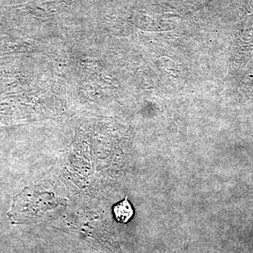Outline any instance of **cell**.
Wrapping results in <instances>:
<instances>
[{
	"label": "cell",
	"mask_w": 253,
	"mask_h": 253,
	"mask_svg": "<svg viewBox=\"0 0 253 253\" xmlns=\"http://www.w3.org/2000/svg\"><path fill=\"white\" fill-rule=\"evenodd\" d=\"M113 212H114L115 217L119 222L126 223L132 217L134 211L131 204L127 201V196H126L124 201L114 206Z\"/></svg>",
	"instance_id": "6da1fadb"
}]
</instances>
